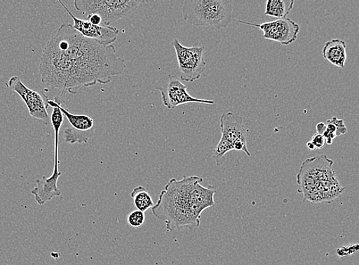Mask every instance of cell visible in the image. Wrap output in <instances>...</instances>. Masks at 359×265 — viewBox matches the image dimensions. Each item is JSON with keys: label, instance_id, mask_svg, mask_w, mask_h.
<instances>
[{"label": "cell", "instance_id": "1", "mask_svg": "<svg viewBox=\"0 0 359 265\" xmlns=\"http://www.w3.org/2000/svg\"><path fill=\"white\" fill-rule=\"evenodd\" d=\"M125 69L114 45L83 37L70 24H62L48 41L39 66L43 84L61 90V97L76 94L81 87L109 84Z\"/></svg>", "mask_w": 359, "mask_h": 265}, {"label": "cell", "instance_id": "2", "mask_svg": "<svg viewBox=\"0 0 359 265\" xmlns=\"http://www.w3.org/2000/svg\"><path fill=\"white\" fill-rule=\"evenodd\" d=\"M198 181V176L183 177L182 180L172 178L165 186L152 213L165 222L168 233L182 228L198 227L202 213L191 198V189Z\"/></svg>", "mask_w": 359, "mask_h": 265}, {"label": "cell", "instance_id": "3", "mask_svg": "<svg viewBox=\"0 0 359 265\" xmlns=\"http://www.w3.org/2000/svg\"><path fill=\"white\" fill-rule=\"evenodd\" d=\"M233 6L228 0H187L182 16L195 27L226 28L232 22Z\"/></svg>", "mask_w": 359, "mask_h": 265}, {"label": "cell", "instance_id": "4", "mask_svg": "<svg viewBox=\"0 0 359 265\" xmlns=\"http://www.w3.org/2000/svg\"><path fill=\"white\" fill-rule=\"evenodd\" d=\"M146 3L144 0H75L74 6L82 15H98L104 27H110L111 23L128 17Z\"/></svg>", "mask_w": 359, "mask_h": 265}, {"label": "cell", "instance_id": "5", "mask_svg": "<svg viewBox=\"0 0 359 265\" xmlns=\"http://www.w3.org/2000/svg\"><path fill=\"white\" fill-rule=\"evenodd\" d=\"M333 162L327 155L308 159L302 164L297 176L298 192L305 196L316 185L322 181L337 179L336 173L332 170Z\"/></svg>", "mask_w": 359, "mask_h": 265}, {"label": "cell", "instance_id": "6", "mask_svg": "<svg viewBox=\"0 0 359 265\" xmlns=\"http://www.w3.org/2000/svg\"><path fill=\"white\" fill-rule=\"evenodd\" d=\"M155 89L160 91L163 105L169 110H174L177 107L187 103H200L213 105L212 101L198 99L191 96L187 91V87L183 84L177 76L168 74L155 85Z\"/></svg>", "mask_w": 359, "mask_h": 265}, {"label": "cell", "instance_id": "7", "mask_svg": "<svg viewBox=\"0 0 359 265\" xmlns=\"http://www.w3.org/2000/svg\"><path fill=\"white\" fill-rule=\"evenodd\" d=\"M173 46L177 53L181 80L193 83L201 78L206 69L204 59L205 46H183L175 38Z\"/></svg>", "mask_w": 359, "mask_h": 265}, {"label": "cell", "instance_id": "8", "mask_svg": "<svg viewBox=\"0 0 359 265\" xmlns=\"http://www.w3.org/2000/svg\"><path fill=\"white\" fill-rule=\"evenodd\" d=\"M47 102L56 106L70 123L71 127L65 130L66 143L70 144L87 143L94 135V120L86 115L73 114L64 108L61 105V96H55L54 101L47 99Z\"/></svg>", "mask_w": 359, "mask_h": 265}, {"label": "cell", "instance_id": "9", "mask_svg": "<svg viewBox=\"0 0 359 265\" xmlns=\"http://www.w3.org/2000/svg\"><path fill=\"white\" fill-rule=\"evenodd\" d=\"M233 21L262 29L265 39L277 41V43L282 45L287 46L294 43L299 32V24L287 18L264 22L261 24L241 20Z\"/></svg>", "mask_w": 359, "mask_h": 265}, {"label": "cell", "instance_id": "10", "mask_svg": "<svg viewBox=\"0 0 359 265\" xmlns=\"http://www.w3.org/2000/svg\"><path fill=\"white\" fill-rule=\"evenodd\" d=\"M6 87L20 95L25 103L27 104L32 118L43 121L46 125H48L50 122V117L47 112L48 106L41 94L25 85L18 76L12 77L7 83Z\"/></svg>", "mask_w": 359, "mask_h": 265}, {"label": "cell", "instance_id": "11", "mask_svg": "<svg viewBox=\"0 0 359 265\" xmlns=\"http://www.w3.org/2000/svg\"><path fill=\"white\" fill-rule=\"evenodd\" d=\"M58 2L71 16L74 22L73 28L79 31L82 36L96 41L97 43L104 46L112 45L118 38V29L112 27L95 26L88 20L76 18L62 1Z\"/></svg>", "mask_w": 359, "mask_h": 265}, {"label": "cell", "instance_id": "12", "mask_svg": "<svg viewBox=\"0 0 359 265\" xmlns=\"http://www.w3.org/2000/svg\"><path fill=\"white\" fill-rule=\"evenodd\" d=\"M222 136L233 145V150L244 152L250 156L247 146V132L240 115L224 113L220 119Z\"/></svg>", "mask_w": 359, "mask_h": 265}, {"label": "cell", "instance_id": "13", "mask_svg": "<svg viewBox=\"0 0 359 265\" xmlns=\"http://www.w3.org/2000/svg\"><path fill=\"white\" fill-rule=\"evenodd\" d=\"M60 163H55L53 175L49 178L43 177L36 180V187L32 189V194L35 196L39 205H44L51 201L53 198L62 196V192L57 187L58 179L62 173L58 169Z\"/></svg>", "mask_w": 359, "mask_h": 265}, {"label": "cell", "instance_id": "14", "mask_svg": "<svg viewBox=\"0 0 359 265\" xmlns=\"http://www.w3.org/2000/svg\"><path fill=\"white\" fill-rule=\"evenodd\" d=\"M324 59L337 68L345 69L347 60L346 44L341 39H332L325 43L323 48Z\"/></svg>", "mask_w": 359, "mask_h": 265}, {"label": "cell", "instance_id": "15", "mask_svg": "<svg viewBox=\"0 0 359 265\" xmlns=\"http://www.w3.org/2000/svg\"><path fill=\"white\" fill-rule=\"evenodd\" d=\"M294 6V0H269L266 3L264 15L277 20L286 19Z\"/></svg>", "mask_w": 359, "mask_h": 265}, {"label": "cell", "instance_id": "16", "mask_svg": "<svg viewBox=\"0 0 359 265\" xmlns=\"http://www.w3.org/2000/svg\"><path fill=\"white\" fill-rule=\"evenodd\" d=\"M130 196L137 210L144 213L149 209H152L155 205L153 198L143 186H139L133 189Z\"/></svg>", "mask_w": 359, "mask_h": 265}, {"label": "cell", "instance_id": "17", "mask_svg": "<svg viewBox=\"0 0 359 265\" xmlns=\"http://www.w3.org/2000/svg\"><path fill=\"white\" fill-rule=\"evenodd\" d=\"M231 151H233V145L229 142V141L222 136L219 144L217 145L215 148L213 155L216 164L218 165V166H219L221 163L223 162L224 155Z\"/></svg>", "mask_w": 359, "mask_h": 265}, {"label": "cell", "instance_id": "18", "mask_svg": "<svg viewBox=\"0 0 359 265\" xmlns=\"http://www.w3.org/2000/svg\"><path fill=\"white\" fill-rule=\"evenodd\" d=\"M128 225L133 228H140L145 222V213L137 210L131 212L128 217Z\"/></svg>", "mask_w": 359, "mask_h": 265}, {"label": "cell", "instance_id": "19", "mask_svg": "<svg viewBox=\"0 0 359 265\" xmlns=\"http://www.w3.org/2000/svg\"><path fill=\"white\" fill-rule=\"evenodd\" d=\"M327 122H330L333 124L334 126H335L337 129L336 136H344L347 134L348 130L344 120H339L336 117H334Z\"/></svg>", "mask_w": 359, "mask_h": 265}, {"label": "cell", "instance_id": "20", "mask_svg": "<svg viewBox=\"0 0 359 265\" xmlns=\"http://www.w3.org/2000/svg\"><path fill=\"white\" fill-rule=\"evenodd\" d=\"M358 244H355L349 246H344L339 248L337 254L340 257H344L349 255H353L358 251Z\"/></svg>", "mask_w": 359, "mask_h": 265}, {"label": "cell", "instance_id": "21", "mask_svg": "<svg viewBox=\"0 0 359 265\" xmlns=\"http://www.w3.org/2000/svg\"><path fill=\"white\" fill-rule=\"evenodd\" d=\"M311 143L314 145L315 149H321L325 144V139L323 136L316 134L311 138Z\"/></svg>", "mask_w": 359, "mask_h": 265}, {"label": "cell", "instance_id": "22", "mask_svg": "<svg viewBox=\"0 0 359 265\" xmlns=\"http://www.w3.org/2000/svg\"><path fill=\"white\" fill-rule=\"evenodd\" d=\"M87 20L91 24H95V26H101V24H102V18L96 14L88 15Z\"/></svg>", "mask_w": 359, "mask_h": 265}, {"label": "cell", "instance_id": "23", "mask_svg": "<svg viewBox=\"0 0 359 265\" xmlns=\"http://www.w3.org/2000/svg\"><path fill=\"white\" fill-rule=\"evenodd\" d=\"M327 130V127H325V124L323 123V122H320L318 124H317L316 125V134H320V135H323L324 134V131Z\"/></svg>", "mask_w": 359, "mask_h": 265}, {"label": "cell", "instance_id": "24", "mask_svg": "<svg viewBox=\"0 0 359 265\" xmlns=\"http://www.w3.org/2000/svg\"><path fill=\"white\" fill-rule=\"evenodd\" d=\"M306 145H307V148H308L309 149H310V150H314L315 147H314V145L311 143V141H310V142L307 143Z\"/></svg>", "mask_w": 359, "mask_h": 265}, {"label": "cell", "instance_id": "25", "mask_svg": "<svg viewBox=\"0 0 359 265\" xmlns=\"http://www.w3.org/2000/svg\"><path fill=\"white\" fill-rule=\"evenodd\" d=\"M0 265H7V264H0Z\"/></svg>", "mask_w": 359, "mask_h": 265}]
</instances>
